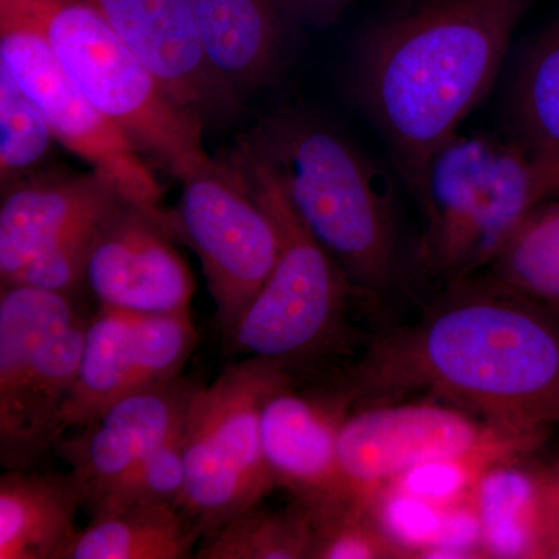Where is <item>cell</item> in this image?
<instances>
[{
  "mask_svg": "<svg viewBox=\"0 0 559 559\" xmlns=\"http://www.w3.org/2000/svg\"><path fill=\"white\" fill-rule=\"evenodd\" d=\"M356 403L425 390L507 428H559V322L498 280L444 288L345 371Z\"/></svg>",
  "mask_w": 559,
  "mask_h": 559,
  "instance_id": "cell-1",
  "label": "cell"
},
{
  "mask_svg": "<svg viewBox=\"0 0 559 559\" xmlns=\"http://www.w3.org/2000/svg\"><path fill=\"white\" fill-rule=\"evenodd\" d=\"M536 0H393L356 38L348 94L417 197L433 154L484 103Z\"/></svg>",
  "mask_w": 559,
  "mask_h": 559,
  "instance_id": "cell-2",
  "label": "cell"
},
{
  "mask_svg": "<svg viewBox=\"0 0 559 559\" xmlns=\"http://www.w3.org/2000/svg\"><path fill=\"white\" fill-rule=\"evenodd\" d=\"M242 139L358 293L380 296L399 285L403 255L392 186L341 128L304 106H283Z\"/></svg>",
  "mask_w": 559,
  "mask_h": 559,
  "instance_id": "cell-3",
  "label": "cell"
},
{
  "mask_svg": "<svg viewBox=\"0 0 559 559\" xmlns=\"http://www.w3.org/2000/svg\"><path fill=\"white\" fill-rule=\"evenodd\" d=\"M224 164L274 221L280 257L229 340L230 353L275 364L300 381L334 374L352 348L348 305L358 290L301 224L270 168L238 139Z\"/></svg>",
  "mask_w": 559,
  "mask_h": 559,
  "instance_id": "cell-4",
  "label": "cell"
},
{
  "mask_svg": "<svg viewBox=\"0 0 559 559\" xmlns=\"http://www.w3.org/2000/svg\"><path fill=\"white\" fill-rule=\"evenodd\" d=\"M551 197L543 173L509 135L459 132L433 154L415 197L425 221L415 271L444 288L474 277Z\"/></svg>",
  "mask_w": 559,
  "mask_h": 559,
  "instance_id": "cell-5",
  "label": "cell"
},
{
  "mask_svg": "<svg viewBox=\"0 0 559 559\" xmlns=\"http://www.w3.org/2000/svg\"><path fill=\"white\" fill-rule=\"evenodd\" d=\"M57 60L92 105L173 178L212 162L202 146L204 121L167 87L87 0H20Z\"/></svg>",
  "mask_w": 559,
  "mask_h": 559,
  "instance_id": "cell-6",
  "label": "cell"
},
{
  "mask_svg": "<svg viewBox=\"0 0 559 559\" xmlns=\"http://www.w3.org/2000/svg\"><path fill=\"white\" fill-rule=\"evenodd\" d=\"M0 289V463L39 469L64 437L91 316L66 294Z\"/></svg>",
  "mask_w": 559,
  "mask_h": 559,
  "instance_id": "cell-7",
  "label": "cell"
},
{
  "mask_svg": "<svg viewBox=\"0 0 559 559\" xmlns=\"http://www.w3.org/2000/svg\"><path fill=\"white\" fill-rule=\"evenodd\" d=\"M297 380L259 358L230 364L191 400L186 423V489L179 509L202 538L274 491L263 447L261 409L280 385Z\"/></svg>",
  "mask_w": 559,
  "mask_h": 559,
  "instance_id": "cell-8",
  "label": "cell"
},
{
  "mask_svg": "<svg viewBox=\"0 0 559 559\" xmlns=\"http://www.w3.org/2000/svg\"><path fill=\"white\" fill-rule=\"evenodd\" d=\"M0 62L36 103L62 146L175 235L171 210L162 204L164 189L142 153L73 83L20 0H0Z\"/></svg>",
  "mask_w": 559,
  "mask_h": 559,
  "instance_id": "cell-9",
  "label": "cell"
},
{
  "mask_svg": "<svg viewBox=\"0 0 559 559\" xmlns=\"http://www.w3.org/2000/svg\"><path fill=\"white\" fill-rule=\"evenodd\" d=\"M176 240L200 257L223 341L270 280L280 257L274 221L223 160L180 180Z\"/></svg>",
  "mask_w": 559,
  "mask_h": 559,
  "instance_id": "cell-10",
  "label": "cell"
},
{
  "mask_svg": "<svg viewBox=\"0 0 559 559\" xmlns=\"http://www.w3.org/2000/svg\"><path fill=\"white\" fill-rule=\"evenodd\" d=\"M439 401L353 404L337 441L342 477L353 498L367 506L377 489L425 463L502 441L546 439L547 433L507 428Z\"/></svg>",
  "mask_w": 559,
  "mask_h": 559,
  "instance_id": "cell-11",
  "label": "cell"
},
{
  "mask_svg": "<svg viewBox=\"0 0 559 559\" xmlns=\"http://www.w3.org/2000/svg\"><path fill=\"white\" fill-rule=\"evenodd\" d=\"M197 342L190 312L98 307L87 323L79 378L62 417L64 436L123 396L182 377Z\"/></svg>",
  "mask_w": 559,
  "mask_h": 559,
  "instance_id": "cell-12",
  "label": "cell"
},
{
  "mask_svg": "<svg viewBox=\"0 0 559 559\" xmlns=\"http://www.w3.org/2000/svg\"><path fill=\"white\" fill-rule=\"evenodd\" d=\"M353 404L344 373L310 382L290 380L264 401L260 419L264 462L275 487L307 510L355 499L337 457L341 426Z\"/></svg>",
  "mask_w": 559,
  "mask_h": 559,
  "instance_id": "cell-13",
  "label": "cell"
},
{
  "mask_svg": "<svg viewBox=\"0 0 559 559\" xmlns=\"http://www.w3.org/2000/svg\"><path fill=\"white\" fill-rule=\"evenodd\" d=\"M175 235L148 212L121 201L103 219L86 263V290L98 307L190 312L197 283Z\"/></svg>",
  "mask_w": 559,
  "mask_h": 559,
  "instance_id": "cell-14",
  "label": "cell"
},
{
  "mask_svg": "<svg viewBox=\"0 0 559 559\" xmlns=\"http://www.w3.org/2000/svg\"><path fill=\"white\" fill-rule=\"evenodd\" d=\"M87 2L205 128L226 127L240 116L242 98L210 64L187 0Z\"/></svg>",
  "mask_w": 559,
  "mask_h": 559,
  "instance_id": "cell-15",
  "label": "cell"
},
{
  "mask_svg": "<svg viewBox=\"0 0 559 559\" xmlns=\"http://www.w3.org/2000/svg\"><path fill=\"white\" fill-rule=\"evenodd\" d=\"M200 385L179 377L138 390L110 404L90 425L62 437L57 455L70 466L83 491L84 507L186 425Z\"/></svg>",
  "mask_w": 559,
  "mask_h": 559,
  "instance_id": "cell-16",
  "label": "cell"
},
{
  "mask_svg": "<svg viewBox=\"0 0 559 559\" xmlns=\"http://www.w3.org/2000/svg\"><path fill=\"white\" fill-rule=\"evenodd\" d=\"M121 201L98 173L39 171L2 190L0 288L11 285L31 261L102 223Z\"/></svg>",
  "mask_w": 559,
  "mask_h": 559,
  "instance_id": "cell-17",
  "label": "cell"
},
{
  "mask_svg": "<svg viewBox=\"0 0 559 559\" xmlns=\"http://www.w3.org/2000/svg\"><path fill=\"white\" fill-rule=\"evenodd\" d=\"M202 49L235 94H249L277 79L293 33L283 0H187Z\"/></svg>",
  "mask_w": 559,
  "mask_h": 559,
  "instance_id": "cell-18",
  "label": "cell"
},
{
  "mask_svg": "<svg viewBox=\"0 0 559 559\" xmlns=\"http://www.w3.org/2000/svg\"><path fill=\"white\" fill-rule=\"evenodd\" d=\"M525 457L496 463L474 491L485 558H559L550 471Z\"/></svg>",
  "mask_w": 559,
  "mask_h": 559,
  "instance_id": "cell-19",
  "label": "cell"
},
{
  "mask_svg": "<svg viewBox=\"0 0 559 559\" xmlns=\"http://www.w3.org/2000/svg\"><path fill=\"white\" fill-rule=\"evenodd\" d=\"M84 496L75 477L49 469L0 476V559H68Z\"/></svg>",
  "mask_w": 559,
  "mask_h": 559,
  "instance_id": "cell-20",
  "label": "cell"
},
{
  "mask_svg": "<svg viewBox=\"0 0 559 559\" xmlns=\"http://www.w3.org/2000/svg\"><path fill=\"white\" fill-rule=\"evenodd\" d=\"M507 135L559 197V11L522 53L506 98Z\"/></svg>",
  "mask_w": 559,
  "mask_h": 559,
  "instance_id": "cell-21",
  "label": "cell"
},
{
  "mask_svg": "<svg viewBox=\"0 0 559 559\" xmlns=\"http://www.w3.org/2000/svg\"><path fill=\"white\" fill-rule=\"evenodd\" d=\"M202 535L179 507L132 506L92 518L68 559L194 558Z\"/></svg>",
  "mask_w": 559,
  "mask_h": 559,
  "instance_id": "cell-22",
  "label": "cell"
},
{
  "mask_svg": "<svg viewBox=\"0 0 559 559\" xmlns=\"http://www.w3.org/2000/svg\"><path fill=\"white\" fill-rule=\"evenodd\" d=\"M489 270L502 285L559 314V202L536 205Z\"/></svg>",
  "mask_w": 559,
  "mask_h": 559,
  "instance_id": "cell-23",
  "label": "cell"
},
{
  "mask_svg": "<svg viewBox=\"0 0 559 559\" xmlns=\"http://www.w3.org/2000/svg\"><path fill=\"white\" fill-rule=\"evenodd\" d=\"M260 506L204 536L194 558L311 559L312 532L307 509L296 500L282 510Z\"/></svg>",
  "mask_w": 559,
  "mask_h": 559,
  "instance_id": "cell-24",
  "label": "cell"
},
{
  "mask_svg": "<svg viewBox=\"0 0 559 559\" xmlns=\"http://www.w3.org/2000/svg\"><path fill=\"white\" fill-rule=\"evenodd\" d=\"M57 135L36 103L0 62V186L43 171Z\"/></svg>",
  "mask_w": 559,
  "mask_h": 559,
  "instance_id": "cell-25",
  "label": "cell"
},
{
  "mask_svg": "<svg viewBox=\"0 0 559 559\" xmlns=\"http://www.w3.org/2000/svg\"><path fill=\"white\" fill-rule=\"evenodd\" d=\"M540 443L543 440L520 439L489 444L468 454L425 463L389 485L448 509L473 498L481 477L496 463L532 454Z\"/></svg>",
  "mask_w": 559,
  "mask_h": 559,
  "instance_id": "cell-26",
  "label": "cell"
},
{
  "mask_svg": "<svg viewBox=\"0 0 559 559\" xmlns=\"http://www.w3.org/2000/svg\"><path fill=\"white\" fill-rule=\"evenodd\" d=\"M187 423V421H186ZM186 489V425L150 452L139 465L117 484L92 500V518L128 509L132 506L180 507Z\"/></svg>",
  "mask_w": 559,
  "mask_h": 559,
  "instance_id": "cell-27",
  "label": "cell"
},
{
  "mask_svg": "<svg viewBox=\"0 0 559 559\" xmlns=\"http://www.w3.org/2000/svg\"><path fill=\"white\" fill-rule=\"evenodd\" d=\"M307 511L311 520V559H406L359 500H342Z\"/></svg>",
  "mask_w": 559,
  "mask_h": 559,
  "instance_id": "cell-28",
  "label": "cell"
},
{
  "mask_svg": "<svg viewBox=\"0 0 559 559\" xmlns=\"http://www.w3.org/2000/svg\"><path fill=\"white\" fill-rule=\"evenodd\" d=\"M367 509L385 538L407 559L425 558L443 525L444 509L393 485L377 489L367 502Z\"/></svg>",
  "mask_w": 559,
  "mask_h": 559,
  "instance_id": "cell-29",
  "label": "cell"
},
{
  "mask_svg": "<svg viewBox=\"0 0 559 559\" xmlns=\"http://www.w3.org/2000/svg\"><path fill=\"white\" fill-rule=\"evenodd\" d=\"M425 558H485L484 535L474 496L444 509L439 538Z\"/></svg>",
  "mask_w": 559,
  "mask_h": 559,
  "instance_id": "cell-30",
  "label": "cell"
},
{
  "mask_svg": "<svg viewBox=\"0 0 559 559\" xmlns=\"http://www.w3.org/2000/svg\"><path fill=\"white\" fill-rule=\"evenodd\" d=\"M359 0H283L297 27L325 28L333 25Z\"/></svg>",
  "mask_w": 559,
  "mask_h": 559,
  "instance_id": "cell-31",
  "label": "cell"
},
{
  "mask_svg": "<svg viewBox=\"0 0 559 559\" xmlns=\"http://www.w3.org/2000/svg\"><path fill=\"white\" fill-rule=\"evenodd\" d=\"M550 471V487L551 496H554L555 511H557L558 524H559V463L555 468Z\"/></svg>",
  "mask_w": 559,
  "mask_h": 559,
  "instance_id": "cell-32",
  "label": "cell"
}]
</instances>
